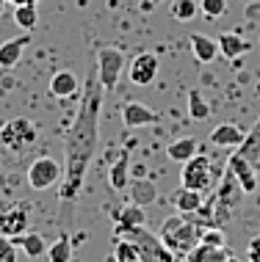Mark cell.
I'll return each mask as SVG.
<instances>
[{"instance_id":"2","label":"cell","mask_w":260,"mask_h":262,"mask_svg":"<svg viewBox=\"0 0 260 262\" xmlns=\"http://www.w3.org/2000/svg\"><path fill=\"white\" fill-rule=\"evenodd\" d=\"M202 229H205V226L199 221H194L188 212H174V215H169L161 224V240H164V246L174 254V259L177 257L186 259L188 251L199 243Z\"/></svg>"},{"instance_id":"8","label":"cell","mask_w":260,"mask_h":262,"mask_svg":"<svg viewBox=\"0 0 260 262\" xmlns=\"http://www.w3.org/2000/svg\"><path fill=\"white\" fill-rule=\"evenodd\" d=\"M28 224H31V207L28 204H14V207L0 212V235H6V237L25 235Z\"/></svg>"},{"instance_id":"24","label":"cell","mask_w":260,"mask_h":262,"mask_svg":"<svg viewBox=\"0 0 260 262\" xmlns=\"http://www.w3.org/2000/svg\"><path fill=\"white\" fill-rule=\"evenodd\" d=\"M114 221H116V226H142V224H147V212H144L142 204L130 202L116 212Z\"/></svg>"},{"instance_id":"32","label":"cell","mask_w":260,"mask_h":262,"mask_svg":"<svg viewBox=\"0 0 260 262\" xmlns=\"http://www.w3.org/2000/svg\"><path fill=\"white\" fill-rule=\"evenodd\" d=\"M247 257H249L252 262H260V237H252V240H249Z\"/></svg>"},{"instance_id":"7","label":"cell","mask_w":260,"mask_h":262,"mask_svg":"<svg viewBox=\"0 0 260 262\" xmlns=\"http://www.w3.org/2000/svg\"><path fill=\"white\" fill-rule=\"evenodd\" d=\"M61 177H64V166L55 158H47V155H42V158H36L28 166V185L33 190H47L58 185Z\"/></svg>"},{"instance_id":"3","label":"cell","mask_w":260,"mask_h":262,"mask_svg":"<svg viewBox=\"0 0 260 262\" xmlns=\"http://www.w3.org/2000/svg\"><path fill=\"white\" fill-rule=\"evenodd\" d=\"M114 237H128L138 246L142 251V262H174V254L164 246L161 235H152L147 229V224L142 226H116L114 229Z\"/></svg>"},{"instance_id":"5","label":"cell","mask_w":260,"mask_h":262,"mask_svg":"<svg viewBox=\"0 0 260 262\" xmlns=\"http://www.w3.org/2000/svg\"><path fill=\"white\" fill-rule=\"evenodd\" d=\"M180 185L183 188H194V190H205L213 185V163H210L208 155H191L186 163H183L180 171Z\"/></svg>"},{"instance_id":"30","label":"cell","mask_w":260,"mask_h":262,"mask_svg":"<svg viewBox=\"0 0 260 262\" xmlns=\"http://www.w3.org/2000/svg\"><path fill=\"white\" fill-rule=\"evenodd\" d=\"M19 257V246L14 243V237L0 235V262H17Z\"/></svg>"},{"instance_id":"10","label":"cell","mask_w":260,"mask_h":262,"mask_svg":"<svg viewBox=\"0 0 260 262\" xmlns=\"http://www.w3.org/2000/svg\"><path fill=\"white\" fill-rule=\"evenodd\" d=\"M161 116L152 108H147L144 102H125L122 108V124L128 130H136V127H144V124H158Z\"/></svg>"},{"instance_id":"11","label":"cell","mask_w":260,"mask_h":262,"mask_svg":"<svg viewBox=\"0 0 260 262\" xmlns=\"http://www.w3.org/2000/svg\"><path fill=\"white\" fill-rule=\"evenodd\" d=\"M227 168H233V174H235V180H238V185L244 188V193H252V190L257 188V171H255V166L244 158V155H233V158L227 160Z\"/></svg>"},{"instance_id":"25","label":"cell","mask_w":260,"mask_h":262,"mask_svg":"<svg viewBox=\"0 0 260 262\" xmlns=\"http://www.w3.org/2000/svg\"><path fill=\"white\" fill-rule=\"evenodd\" d=\"M116 262H142V251L138 246L128 237H114V254H111Z\"/></svg>"},{"instance_id":"1","label":"cell","mask_w":260,"mask_h":262,"mask_svg":"<svg viewBox=\"0 0 260 262\" xmlns=\"http://www.w3.org/2000/svg\"><path fill=\"white\" fill-rule=\"evenodd\" d=\"M103 97H105V89L100 77H97V58L91 55L86 83H83V91H81L78 113H75L64 138V177H61V188H58L61 218H72V210L81 199L83 182H86L89 166L94 160L97 141H100Z\"/></svg>"},{"instance_id":"20","label":"cell","mask_w":260,"mask_h":262,"mask_svg":"<svg viewBox=\"0 0 260 262\" xmlns=\"http://www.w3.org/2000/svg\"><path fill=\"white\" fill-rule=\"evenodd\" d=\"M14 243L19 246V251H23L28 259H36V257H45L47 254V243L39 232H25V235L14 237Z\"/></svg>"},{"instance_id":"23","label":"cell","mask_w":260,"mask_h":262,"mask_svg":"<svg viewBox=\"0 0 260 262\" xmlns=\"http://www.w3.org/2000/svg\"><path fill=\"white\" fill-rule=\"evenodd\" d=\"M196 152H199V144H196L194 138H177V141H172V144L166 146V158L174 160V163H186Z\"/></svg>"},{"instance_id":"16","label":"cell","mask_w":260,"mask_h":262,"mask_svg":"<svg viewBox=\"0 0 260 262\" xmlns=\"http://www.w3.org/2000/svg\"><path fill=\"white\" fill-rule=\"evenodd\" d=\"M128 190H130V202L142 204V207L158 202V188H155V182H152V180H144V177H136V180L128 185Z\"/></svg>"},{"instance_id":"19","label":"cell","mask_w":260,"mask_h":262,"mask_svg":"<svg viewBox=\"0 0 260 262\" xmlns=\"http://www.w3.org/2000/svg\"><path fill=\"white\" fill-rule=\"evenodd\" d=\"M188 262H224L230 259V251L224 246H208V243H196L191 251H188Z\"/></svg>"},{"instance_id":"4","label":"cell","mask_w":260,"mask_h":262,"mask_svg":"<svg viewBox=\"0 0 260 262\" xmlns=\"http://www.w3.org/2000/svg\"><path fill=\"white\" fill-rule=\"evenodd\" d=\"M36 138H39V127L25 116H17L0 127V144L11 155H23L25 149H31L36 144Z\"/></svg>"},{"instance_id":"14","label":"cell","mask_w":260,"mask_h":262,"mask_svg":"<svg viewBox=\"0 0 260 262\" xmlns=\"http://www.w3.org/2000/svg\"><path fill=\"white\" fill-rule=\"evenodd\" d=\"M241 141H244V133H241V127L233 124V122H224V124H219V127H213V130H210V144L222 146V149L238 146Z\"/></svg>"},{"instance_id":"9","label":"cell","mask_w":260,"mask_h":262,"mask_svg":"<svg viewBox=\"0 0 260 262\" xmlns=\"http://www.w3.org/2000/svg\"><path fill=\"white\" fill-rule=\"evenodd\" d=\"M158 58L152 53H138L136 58L128 63V77L133 86H150L152 80L158 77Z\"/></svg>"},{"instance_id":"31","label":"cell","mask_w":260,"mask_h":262,"mask_svg":"<svg viewBox=\"0 0 260 262\" xmlns=\"http://www.w3.org/2000/svg\"><path fill=\"white\" fill-rule=\"evenodd\" d=\"M199 11L205 14L208 19H216L227 11V0H199Z\"/></svg>"},{"instance_id":"15","label":"cell","mask_w":260,"mask_h":262,"mask_svg":"<svg viewBox=\"0 0 260 262\" xmlns=\"http://www.w3.org/2000/svg\"><path fill=\"white\" fill-rule=\"evenodd\" d=\"M28 36H14L9 41H3L0 45V69H14L19 63V58H23L25 53V45H28Z\"/></svg>"},{"instance_id":"18","label":"cell","mask_w":260,"mask_h":262,"mask_svg":"<svg viewBox=\"0 0 260 262\" xmlns=\"http://www.w3.org/2000/svg\"><path fill=\"white\" fill-rule=\"evenodd\" d=\"M172 202H174V210L177 212H196L205 204V196H202V190H194V188H183L172 196Z\"/></svg>"},{"instance_id":"35","label":"cell","mask_w":260,"mask_h":262,"mask_svg":"<svg viewBox=\"0 0 260 262\" xmlns=\"http://www.w3.org/2000/svg\"><path fill=\"white\" fill-rule=\"evenodd\" d=\"M152 3H155V6H158V3H161V0H152Z\"/></svg>"},{"instance_id":"27","label":"cell","mask_w":260,"mask_h":262,"mask_svg":"<svg viewBox=\"0 0 260 262\" xmlns=\"http://www.w3.org/2000/svg\"><path fill=\"white\" fill-rule=\"evenodd\" d=\"M14 23H17L23 31H33L39 23V11H36V6H31V3H25V6H14Z\"/></svg>"},{"instance_id":"26","label":"cell","mask_w":260,"mask_h":262,"mask_svg":"<svg viewBox=\"0 0 260 262\" xmlns=\"http://www.w3.org/2000/svg\"><path fill=\"white\" fill-rule=\"evenodd\" d=\"M188 116H191L194 122H205L210 116V105L205 102V97H202L199 89L188 91Z\"/></svg>"},{"instance_id":"29","label":"cell","mask_w":260,"mask_h":262,"mask_svg":"<svg viewBox=\"0 0 260 262\" xmlns=\"http://www.w3.org/2000/svg\"><path fill=\"white\" fill-rule=\"evenodd\" d=\"M196 11H199V6H196L194 0H174V3H172V17L177 19V23H188V19H194Z\"/></svg>"},{"instance_id":"34","label":"cell","mask_w":260,"mask_h":262,"mask_svg":"<svg viewBox=\"0 0 260 262\" xmlns=\"http://www.w3.org/2000/svg\"><path fill=\"white\" fill-rule=\"evenodd\" d=\"M6 11V0H0V14H3Z\"/></svg>"},{"instance_id":"6","label":"cell","mask_w":260,"mask_h":262,"mask_svg":"<svg viewBox=\"0 0 260 262\" xmlns=\"http://www.w3.org/2000/svg\"><path fill=\"white\" fill-rule=\"evenodd\" d=\"M94 58H97V77H100L103 89L105 91L116 89L119 77H122V69H125L122 50H116V47H97Z\"/></svg>"},{"instance_id":"22","label":"cell","mask_w":260,"mask_h":262,"mask_svg":"<svg viewBox=\"0 0 260 262\" xmlns=\"http://www.w3.org/2000/svg\"><path fill=\"white\" fill-rule=\"evenodd\" d=\"M238 155H244L252 166H257V160H260V119L247 136H244L241 144H238Z\"/></svg>"},{"instance_id":"33","label":"cell","mask_w":260,"mask_h":262,"mask_svg":"<svg viewBox=\"0 0 260 262\" xmlns=\"http://www.w3.org/2000/svg\"><path fill=\"white\" fill-rule=\"evenodd\" d=\"M6 3H11V6H25V3H31V6H36L39 0H6Z\"/></svg>"},{"instance_id":"17","label":"cell","mask_w":260,"mask_h":262,"mask_svg":"<svg viewBox=\"0 0 260 262\" xmlns=\"http://www.w3.org/2000/svg\"><path fill=\"white\" fill-rule=\"evenodd\" d=\"M108 182H111L114 190H125L130 185V152L128 149L119 152L116 163L111 166V171H108Z\"/></svg>"},{"instance_id":"13","label":"cell","mask_w":260,"mask_h":262,"mask_svg":"<svg viewBox=\"0 0 260 262\" xmlns=\"http://www.w3.org/2000/svg\"><path fill=\"white\" fill-rule=\"evenodd\" d=\"M81 83L78 77H75V72H69V69H61V72H55L50 77V94L58 97V100H69L72 94H78Z\"/></svg>"},{"instance_id":"21","label":"cell","mask_w":260,"mask_h":262,"mask_svg":"<svg viewBox=\"0 0 260 262\" xmlns=\"http://www.w3.org/2000/svg\"><path fill=\"white\" fill-rule=\"evenodd\" d=\"M191 50H194V58L199 63H210L219 55V41L202 36V33H191Z\"/></svg>"},{"instance_id":"12","label":"cell","mask_w":260,"mask_h":262,"mask_svg":"<svg viewBox=\"0 0 260 262\" xmlns=\"http://www.w3.org/2000/svg\"><path fill=\"white\" fill-rule=\"evenodd\" d=\"M216 41H219V53L227 61H238L241 55H247L252 50V41H247L244 36H238V33H222Z\"/></svg>"},{"instance_id":"28","label":"cell","mask_w":260,"mask_h":262,"mask_svg":"<svg viewBox=\"0 0 260 262\" xmlns=\"http://www.w3.org/2000/svg\"><path fill=\"white\" fill-rule=\"evenodd\" d=\"M47 257H50L53 262H67L72 259V240H69V235H61L55 243L47 249Z\"/></svg>"}]
</instances>
